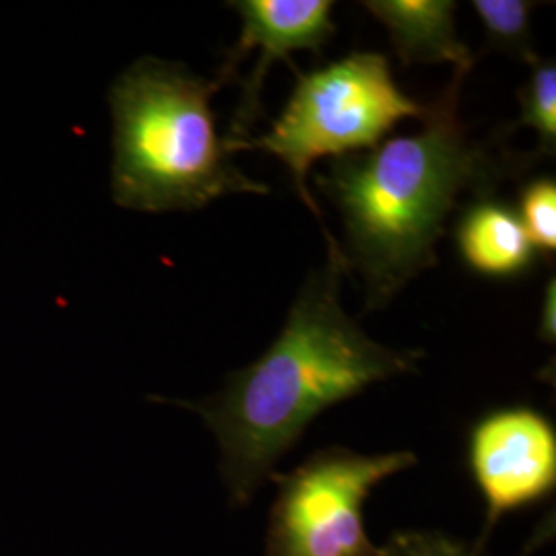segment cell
I'll return each instance as SVG.
<instances>
[{
  "label": "cell",
  "mask_w": 556,
  "mask_h": 556,
  "mask_svg": "<svg viewBox=\"0 0 556 556\" xmlns=\"http://www.w3.org/2000/svg\"><path fill=\"white\" fill-rule=\"evenodd\" d=\"M478 17L486 31L489 50L534 64L540 56L532 46L530 17L534 2L528 0H475Z\"/></svg>",
  "instance_id": "10"
},
{
  "label": "cell",
  "mask_w": 556,
  "mask_h": 556,
  "mask_svg": "<svg viewBox=\"0 0 556 556\" xmlns=\"http://www.w3.org/2000/svg\"><path fill=\"white\" fill-rule=\"evenodd\" d=\"M217 79L179 62L144 56L110 89L114 118L112 197L142 213L197 211L227 194H268L248 178L217 135Z\"/></svg>",
  "instance_id": "3"
},
{
  "label": "cell",
  "mask_w": 556,
  "mask_h": 556,
  "mask_svg": "<svg viewBox=\"0 0 556 556\" xmlns=\"http://www.w3.org/2000/svg\"><path fill=\"white\" fill-rule=\"evenodd\" d=\"M427 114L429 103L402 93L386 54L353 52L324 68L298 73L293 96L266 135L223 142L231 155L258 149L282 161L299 199L319 217L307 188L314 161L374 149L400 119Z\"/></svg>",
  "instance_id": "4"
},
{
  "label": "cell",
  "mask_w": 556,
  "mask_h": 556,
  "mask_svg": "<svg viewBox=\"0 0 556 556\" xmlns=\"http://www.w3.org/2000/svg\"><path fill=\"white\" fill-rule=\"evenodd\" d=\"M517 217L536 252L555 254L556 250V181L542 178L528 181L519 192Z\"/></svg>",
  "instance_id": "12"
},
{
  "label": "cell",
  "mask_w": 556,
  "mask_h": 556,
  "mask_svg": "<svg viewBox=\"0 0 556 556\" xmlns=\"http://www.w3.org/2000/svg\"><path fill=\"white\" fill-rule=\"evenodd\" d=\"M466 464L484 503V528L472 546L480 556L503 517L555 495V425L523 404L489 410L468 431Z\"/></svg>",
  "instance_id": "6"
},
{
  "label": "cell",
  "mask_w": 556,
  "mask_h": 556,
  "mask_svg": "<svg viewBox=\"0 0 556 556\" xmlns=\"http://www.w3.org/2000/svg\"><path fill=\"white\" fill-rule=\"evenodd\" d=\"M361 7L388 29L397 59L410 64L450 62L470 73L475 56L457 38L452 0H369Z\"/></svg>",
  "instance_id": "8"
},
{
  "label": "cell",
  "mask_w": 556,
  "mask_h": 556,
  "mask_svg": "<svg viewBox=\"0 0 556 556\" xmlns=\"http://www.w3.org/2000/svg\"><path fill=\"white\" fill-rule=\"evenodd\" d=\"M517 124L532 128L538 135V151L546 157L556 153V64L555 60L538 59L532 75L517 91Z\"/></svg>",
  "instance_id": "11"
},
{
  "label": "cell",
  "mask_w": 556,
  "mask_h": 556,
  "mask_svg": "<svg viewBox=\"0 0 556 556\" xmlns=\"http://www.w3.org/2000/svg\"><path fill=\"white\" fill-rule=\"evenodd\" d=\"M466 75L456 71L429 103L420 132L334 157L314 179L342 215L346 243L340 250L349 270L363 278L365 312L386 307L438 264L435 245L464 192L493 194L517 169V157L495 155L468 135L457 108Z\"/></svg>",
  "instance_id": "2"
},
{
  "label": "cell",
  "mask_w": 556,
  "mask_h": 556,
  "mask_svg": "<svg viewBox=\"0 0 556 556\" xmlns=\"http://www.w3.org/2000/svg\"><path fill=\"white\" fill-rule=\"evenodd\" d=\"M556 282L555 277L548 280L546 291H544V301H542V314H540V328L538 334L544 342L555 344L556 337Z\"/></svg>",
  "instance_id": "14"
},
{
  "label": "cell",
  "mask_w": 556,
  "mask_h": 556,
  "mask_svg": "<svg viewBox=\"0 0 556 556\" xmlns=\"http://www.w3.org/2000/svg\"><path fill=\"white\" fill-rule=\"evenodd\" d=\"M328 260L309 273L275 342L252 365L229 374L217 394L172 400L197 413L220 452L231 507L258 495L316 418L369 386L417 374V349H390L346 316L340 291L349 273L340 243L326 233Z\"/></svg>",
  "instance_id": "1"
},
{
  "label": "cell",
  "mask_w": 556,
  "mask_h": 556,
  "mask_svg": "<svg viewBox=\"0 0 556 556\" xmlns=\"http://www.w3.org/2000/svg\"><path fill=\"white\" fill-rule=\"evenodd\" d=\"M456 243L464 264L482 277L516 278L536 262L516 208L493 194L478 197L457 220Z\"/></svg>",
  "instance_id": "9"
},
{
  "label": "cell",
  "mask_w": 556,
  "mask_h": 556,
  "mask_svg": "<svg viewBox=\"0 0 556 556\" xmlns=\"http://www.w3.org/2000/svg\"><path fill=\"white\" fill-rule=\"evenodd\" d=\"M229 7L241 17V34L227 52L215 79L220 87L233 83L239 66L252 50H260L254 71L241 85V98L233 112L225 142L250 139L252 126L264 116L262 87L275 60H289L291 52L309 50L321 54L324 46L334 36V4L330 0H238Z\"/></svg>",
  "instance_id": "7"
},
{
  "label": "cell",
  "mask_w": 556,
  "mask_h": 556,
  "mask_svg": "<svg viewBox=\"0 0 556 556\" xmlns=\"http://www.w3.org/2000/svg\"><path fill=\"white\" fill-rule=\"evenodd\" d=\"M413 452L358 454L330 445L275 472L266 556H386L365 528V503L386 478L415 468Z\"/></svg>",
  "instance_id": "5"
},
{
  "label": "cell",
  "mask_w": 556,
  "mask_h": 556,
  "mask_svg": "<svg viewBox=\"0 0 556 556\" xmlns=\"http://www.w3.org/2000/svg\"><path fill=\"white\" fill-rule=\"evenodd\" d=\"M383 551L386 556H478L472 546L441 530H400Z\"/></svg>",
  "instance_id": "13"
}]
</instances>
